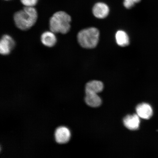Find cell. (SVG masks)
<instances>
[{
  "label": "cell",
  "mask_w": 158,
  "mask_h": 158,
  "mask_svg": "<svg viewBox=\"0 0 158 158\" xmlns=\"http://www.w3.org/2000/svg\"><path fill=\"white\" fill-rule=\"evenodd\" d=\"M137 114L143 119H149L153 115V110L149 104L145 103L138 105L136 109Z\"/></svg>",
  "instance_id": "8992f818"
},
{
  "label": "cell",
  "mask_w": 158,
  "mask_h": 158,
  "mask_svg": "<svg viewBox=\"0 0 158 158\" xmlns=\"http://www.w3.org/2000/svg\"><path fill=\"white\" fill-rule=\"evenodd\" d=\"M99 35V31L95 27L85 29L78 33V41L81 46L84 48H93L98 44Z\"/></svg>",
  "instance_id": "3957f363"
},
{
  "label": "cell",
  "mask_w": 158,
  "mask_h": 158,
  "mask_svg": "<svg viewBox=\"0 0 158 158\" xmlns=\"http://www.w3.org/2000/svg\"><path fill=\"white\" fill-rule=\"evenodd\" d=\"M141 0H124V5L126 8L129 9L133 7L135 3L139 2Z\"/></svg>",
  "instance_id": "5bb4252c"
},
{
  "label": "cell",
  "mask_w": 158,
  "mask_h": 158,
  "mask_svg": "<svg viewBox=\"0 0 158 158\" xmlns=\"http://www.w3.org/2000/svg\"><path fill=\"white\" fill-rule=\"evenodd\" d=\"M23 4L26 7H34L38 0H20Z\"/></svg>",
  "instance_id": "4fadbf2b"
},
{
  "label": "cell",
  "mask_w": 158,
  "mask_h": 158,
  "mask_svg": "<svg viewBox=\"0 0 158 158\" xmlns=\"http://www.w3.org/2000/svg\"><path fill=\"white\" fill-rule=\"evenodd\" d=\"M72 19L68 13L64 11L55 13L49 21L50 30L55 33L65 34L70 31Z\"/></svg>",
  "instance_id": "7a4b0ae2"
},
{
  "label": "cell",
  "mask_w": 158,
  "mask_h": 158,
  "mask_svg": "<svg viewBox=\"0 0 158 158\" xmlns=\"http://www.w3.org/2000/svg\"><path fill=\"white\" fill-rule=\"evenodd\" d=\"M5 1H10V0H5Z\"/></svg>",
  "instance_id": "9a60e30c"
},
{
  "label": "cell",
  "mask_w": 158,
  "mask_h": 158,
  "mask_svg": "<svg viewBox=\"0 0 158 158\" xmlns=\"http://www.w3.org/2000/svg\"><path fill=\"white\" fill-rule=\"evenodd\" d=\"M104 88L103 84L100 81L94 80L91 81L86 84L85 92H89L98 94L101 92Z\"/></svg>",
  "instance_id": "8fae6325"
},
{
  "label": "cell",
  "mask_w": 158,
  "mask_h": 158,
  "mask_svg": "<svg viewBox=\"0 0 158 158\" xmlns=\"http://www.w3.org/2000/svg\"><path fill=\"white\" fill-rule=\"evenodd\" d=\"M37 17V11L34 7L25 6L23 10L15 13L14 19L18 28L26 31L35 24Z\"/></svg>",
  "instance_id": "6da1fadb"
},
{
  "label": "cell",
  "mask_w": 158,
  "mask_h": 158,
  "mask_svg": "<svg viewBox=\"0 0 158 158\" xmlns=\"http://www.w3.org/2000/svg\"><path fill=\"white\" fill-rule=\"evenodd\" d=\"M140 123L139 117L137 114L128 115L123 119L124 125L130 130H137L139 127Z\"/></svg>",
  "instance_id": "52a82bcc"
},
{
  "label": "cell",
  "mask_w": 158,
  "mask_h": 158,
  "mask_svg": "<svg viewBox=\"0 0 158 158\" xmlns=\"http://www.w3.org/2000/svg\"><path fill=\"white\" fill-rule=\"evenodd\" d=\"M109 13L108 6L103 3L96 4L93 8V13L94 16L100 19H104L107 16Z\"/></svg>",
  "instance_id": "ba28073f"
},
{
  "label": "cell",
  "mask_w": 158,
  "mask_h": 158,
  "mask_svg": "<svg viewBox=\"0 0 158 158\" xmlns=\"http://www.w3.org/2000/svg\"><path fill=\"white\" fill-rule=\"evenodd\" d=\"M54 135L56 143L60 144H65L70 141L71 133L70 130L68 127L60 126L55 129Z\"/></svg>",
  "instance_id": "277c9868"
},
{
  "label": "cell",
  "mask_w": 158,
  "mask_h": 158,
  "mask_svg": "<svg viewBox=\"0 0 158 158\" xmlns=\"http://www.w3.org/2000/svg\"><path fill=\"white\" fill-rule=\"evenodd\" d=\"M85 102L88 106L92 107H98L102 104L101 99L97 94L89 92H85Z\"/></svg>",
  "instance_id": "30bf717a"
},
{
  "label": "cell",
  "mask_w": 158,
  "mask_h": 158,
  "mask_svg": "<svg viewBox=\"0 0 158 158\" xmlns=\"http://www.w3.org/2000/svg\"><path fill=\"white\" fill-rule=\"evenodd\" d=\"M115 38L116 43L120 46L126 47L129 44V37L127 33L123 31H118L116 33Z\"/></svg>",
  "instance_id": "7c38bea8"
},
{
  "label": "cell",
  "mask_w": 158,
  "mask_h": 158,
  "mask_svg": "<svg viewBox=\"0 0 158 158\" xmlns=\"http://www.w3.org/2000/svg\"><path fill=\"white\" fill-rule=\"evenodd\" d=\"M55 33L52 31H46L41 35V42L45 46L51 47L54 46L56 43L57 39Z\"/></svg>",
  "instance_id": "9c48e42d"
},
{
  "label": "cell",
  "mask_w": 158,
  "mask_h": 158,
  "mask_svg": "<svg viewBox=\"0 0 158 158\" xmlns=\"http://www.w3.org/2000/svg\"><path fill=\"white\" fill-rule=\"evenodd\" d=\"M15 45V41L11 36L7 35H3L0 42V53L3 55L9 54Z\"/></svg>",
  "instance_id": "5b68a950"
}]
</instances>
